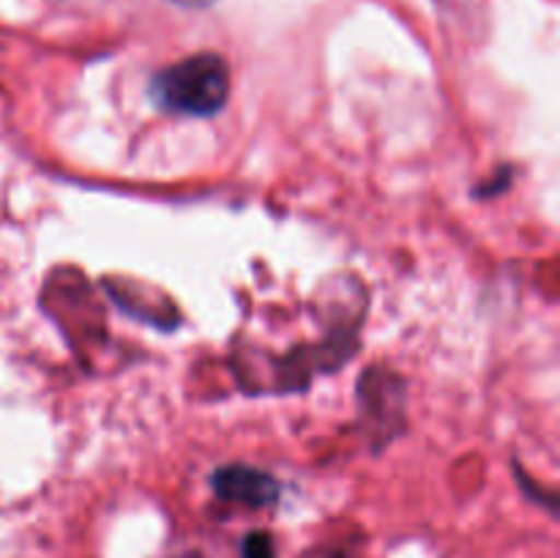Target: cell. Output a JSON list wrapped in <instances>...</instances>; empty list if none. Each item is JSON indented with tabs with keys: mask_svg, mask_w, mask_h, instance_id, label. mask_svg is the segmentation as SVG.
Listing matches in <instances>:
<instances>
[{
	"mask_svg": "<svg viewBox=\"0 0 560 558\" xmlns=\"http://www.w3.org/2000/svg\"><path fill=\"white\" fill-rule=\"evenodd\" d=\"M153 98L170 113L206 115L219 113L230 96V69L219 55L200 53L178 60L153 77Z\"/></svg>",
	"mask_w": 560,
	"mask_h": 558,
	"instance_id": "cell-1",
	"label": "cell"
},
{
	"mask_svg": "<svg viewBox=\"0 0 560 558\" xmlns=\"http://www.w3.org/2000/svg\"><path fill=\"white\" fill-rule=\"evenodd\" d=\"M241 553H244V558H277V553H273V542L266 531H255V534L246 536Z\"/></svg>",
	"mask_w": 560,
	"mask_h": 558,
	"instance_id": "cell-3",
	"label": "cell"
},
{
	"mask_svg": "<svg viewBox=\"0 0 560 558\" xmlns=\"http://www.w3.org/2000/svg\"><path fill=\"white\" fill-rule=\"evenodd\" d=\"M211 487L222 501L244 503L252 509L271 507L279 498L277 479L252 465H224L211 476Z\"/></svg>",
	"mask_w": 560,
	"mask_h": 558,
	"instance_id": "cell-2",
	"label": "cell"
}]
</instances>
